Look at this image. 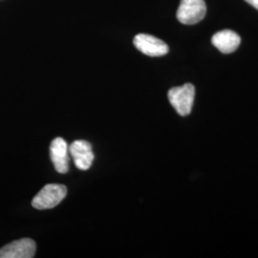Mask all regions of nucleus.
I'll list each match as a JSON object with an SVG mask.
<instances>
[{"label":"nucleus","mask_w":258,"mask_h":258,"mask_svg":"<svg viewBox=\"0 0 258 258\" xmlns=\"http://www.w3.org/2000/svg\"><path fill=\"white\" fill-rule=\"evenodd\" d=\"M246 2H248L252 7H254L255 9L258 10V0H245Z\"/></svg>","instance_id":"1a4fd4ad"},{"label":"nucleus","mask_w":258,"mask_h":258,"mask_svg":"<svg viewBox=\"0 0 258 258\" xmlns=\"http://www.w3.org/2000/svg\"><path fill=\"white\" fill-rule=\"evenodd\" d=\"M36 243L30 238L13 241L0 249V258H32L36 253Z\"/></svg>","instance_id":"20e7f679"},{"label":"nucleus","mask_w":258,"mask_h":258,"mask_svg":"<svg viewBox=\"0 0 258 258\" xmlns=\"http://www.w3.org/2000/svg\"><path fill=\"white\" fill-rule=\"evenodd\" d=\"M133 43L140 52L149 56H162L168 53V46L160 38L147 35L139 34L134 37Z\"/></svg>","instance_id":"39448f33"},{"label":"nucleus","mask_w":258,"mask_h":258,"mask_svg":"<svg viewBox=\"0 0 258 258\" xmlns=\"http://www.w3.org/2000/svg\"><path fill=\"white\" fill-rule=\"evenodd\" d=\"M69 154L73 158L77 168L87 170L92 166L94 153L90 143L83 140L75 141L69 147Z\"/></svg>","instance_id":"423d86ee"},{"label":"nucleus","mask_w":258,"mask_h":258,"mask_svg":"<svg viewBox=\"0 0 258 258\" xmlns=\"http://www.w3.org/2000/svg\"><path fill=\"white\" fill-rule=\"evenodd\" d=\"M206 13L205 0H181L177 10V19L185 25H194L205 18Z\"/></svg>","instance_id":"7ed1b4c3"},{"label":"nucleus","mask_w":258,"mask_h":258,"mask_svg":"<svg viewBox=\"0 0 258 258\" xmlns=\"http://www.w3.org/2000/svg\"><path fill=\"white\" fill-rule=\"evenodd\" d=\"M212 42L223 54H231L239 46L241 38L231 30H223L212 37Z\"/></svg>","instance_id":"6e6552de"},{"label":"nucleus","mask_w":258,"mask_h":258,"mask_svg":"<svg viewBox=\"0 0 258 258\" xmlns=\"http://www.w3.org/2000/svg\"><path fill=\"white\" fill-rule=\"evenodd\" d=\"M50 157L58 173H66L69 169V147L64 139L55 138L50 146Z\"/></svg>","instance_id":"0eeeda50"},{"label":"nucleus","mask_w":258,"mask_h":258,"mask_svg":"<svg viewBox=\"0 0 258 258\" xmlns=\"http://www.w3.org/2000/svg\"><path fill=\"white\" fill-rule=\"evenodd\" d=\"M66 194L67 188L63 184H46L34 197L32 206L37 210L53 209L64 199Z\"/></svg>","instance_id":"f03ea898"},{"label":"nucleus","mask_w":258,"mask_h":258,"mask_svg":"<svg viewBox=\"0 0 258 258\" xmlns=\"http://www.w3.org/2000/svg\"><path fill=\"white\" fill-rule=\"evenodd\" d=\"M167 97L176 112L184 117L190 114L192 109L195 88L191 83H185L182 86L171 88L167 93Z\"/></svg>","instance_id":"f257e3e1"}]
</instances>
